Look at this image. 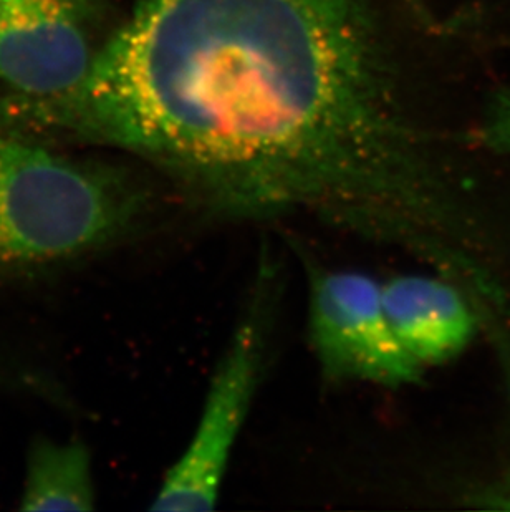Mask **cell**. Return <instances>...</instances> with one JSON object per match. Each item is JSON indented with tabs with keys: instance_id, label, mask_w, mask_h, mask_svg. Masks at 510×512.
<instances>
[{
	"instance_id": "cell-1",
	"label": "cell",
	"mask_w": 510,
	"mask_h": 512,
	"mask_svg": "<svg viewBox=\"0 0 510 512\" xmlns=\"http://www.w3.org/2000/svg\"><path fill=\"white\" fill-rule=\"evenodd\" d=\"M14 115L140 158L217 219L307 216L471 264L366 0H138L72 92Z\"/></svg>"
},
{
	"instance_id": "cell-2",
	"label": "cell",
	"mask_w": 510,
	"mask_h": 512,
	"mask_svg": "<svg viewBox=\"0 0 510 512\" xmlns=\"http://www.w3.org/2000/svg\"><path fill=\"white\" fill-rule=\"evenodd\" d=\"M151 211L153 193L130 174L0 128V281L92 256L135 234Z\"/></svg>"
},
{
	"instance_id": "cell-3",
	"label": "cell",
	"mask_w": 510,
	"mask_h": 512,
	"mask_svg": "<svg viewBox=\"0 0 510 512\" xmlns=\"http://www.w3.org/2000/svg\"><path fill=\"white\" fill-rule=\"evenodd\" d=\"M279 274L260 261L251 299L217 362L193 436L164 474L151 511H211L264 378L279 300Z\"/></svg>"
},
{
	"instance_id": "cell-4",
	"label": "cell",
	"mask_w": 510,
	"mask_h": 512,
	"mask_svg": "<svg viewBox=\"0 0 510 512\" xmlns=\"http://www.w3.org/2000/svg\"><path fill=\"white\" fill-rule=\"evenodd\" d=\"M304 262L308 334L322 377L393 390L418 385L424 370L396 339L380 282L363 272L330 269L307 256Z\"/></svg>"
},
{
	"instance_id": "cell-5",
	"label": "cell",
	"mask_w": 510,
	"mask_h": 512,
	"mask_svg": "<svg viewBox=\"0 0 510 512\" xmlns=\"http://www.w3.org/2000/svg\"><path fill=\"white\" fill-rule=\"evenodd\" d=\"M88 0H0V80L32 100L72 92L92 65Z\"/></svg>"
},
{
	"instance_id": "cell-6",
	"label": "cell",
	"mask_w": 510,
	"mask_h": 512,
	"mask_svg": "<svg viewBox=\"0 0 510 512\" xmlns=\"http://www.w3.org/2000/svg\"><path fill=\"white\" fill-rule=\"evenodd\" d=\"M381 297L396 339L423 370L458 358L482 327L471 294L441 272L391 277Z\"/></svg>"
},
{
	"instance_id": "cell-7",
	"label": "cell",
	"mask_w": 510,
	"mask_h": 512,
	"mask_svg": "<svg viewBox=\"0 0 510 512\" xmlns=\"http://www.w3.org/2000/svg\"><path fill=\"white\" fill-rule=\"evenodd\" d=\"M92 456L80 441L40 440L30 448L20 511H92Z\"/></svg>"
},
{
	"instance_id": "cell-8",
	"label": "cell",
	"mask_w": 510,
	"mask_h": 512,
	"mask_svg": "<svg viewBox=\"0 0 510 512\" xmlns=\"http://www.w3.org/2000/svg\"><path fill=\"white\" fill-rule=\"evenodd\" d=\"M499 343V358H501L502 383L506 393L507 406V438L506 458L501 466L489 478L482 479L481 483L471 486L464 494L467 504L472 508L487 509V511H510V345L504 335H497Z\"/></svg>"
},
{
	"instance_id": "cell-9",
	"label": "cell",
	"mask_w": 510,
	"mask_h": 512,
	"mask_svg": "<svg viewBox=\"0 0 510 512\" xmlns=\"http://www.w3.org/2000/svg\"><path fill=\"white\" fill-rule=\"evenodd\" d=\"M477 140L496 155L510 156V90L501 93L487 108Z\"/></svg>"
},
{
	"instance_id": "cell-10",
	"label": "cell",
	"mask_w": 510,
	"mask_h": 512,
	"mask_svg": "<svg viewBox=\"0 0 510 512\" xmlns=\"http://www.w3.org/2000/svg\"><path fill=\"white\" fill-rule=\"evenodd\" d=\"M409 2H413V4L416 5V7H419V10H421V12H424V7L423 5H419V0H409Z\"/></svg>"
}]
</instances>
